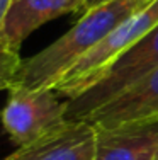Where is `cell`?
Wrapping results in <instances>:
<instances>
[{
    "label": "cell",
    "instance_id": "cell-1",
    "mask_svg": "<svg viewBox=\"0 0 158 160\" xmlns=\"http://www.w3.org/2000/svg\"><path fill=\"white\" fill-rule=\"evenodd\" d=\"M146 5L148 3L143 0H114L84 12L75 26H71L65 34L34 56L22 62L14 87L29 90L55 89L71 68L92 51L116 26Z\"/></svg>",
    "mask_w": 158,
    "mask_h": 160
},
{
    "label": "cell",
    "instance_id": "cell-2",
    "mask_svg": "<svg viewBox=\"0 0 158 160\" xmlns=\"http://www.w3.org/2000/svg\"><path fill=\"white\" fill-rule=\"evenodd\" d=\"M156 68L158 24L109 65L80 96L66 99V121H84L89 114Z\"/></svg>",
    "mask_w": 158,
    "mask_h": 160
},
{
    "label": "cell",
    "instance_id": "cell-3",
    "mask_svg": "<svg viewBox=\"0 0 158 160\" xmlns=\"http://www.w3.org/2000/svg\"><path fill=\"white\" fill-rule=\"evenodd\" d=\"M158 24V0L148 3L138 12L126 17L117 24L107 36L97 44L90 53L84 56L63 80L55 87V90L65 99L80 96L112 62L126 53L138 43L150 29Z\"/></svg>",
    "mask_w": 158,
    "mask_h": 160
},
{
    "label": "cell",
    "instance_id": "cell-4",
    "mask_svg": "<svg viewBox=\"0 0 158 160\" xmlns=\"http://www.w3.org/2000/svg\"><path fill=\"white\" fill-rule=\"evenodd\" d=\"M2 126L16 147L32 143L66 123V99L55 89L14 87L0 112Z\"/></svg>",
    "mask_w": 158,
    "mask_h": 160
},
{
    "label": "cell",
    "instance_id": "cell-5",
    "mask_svg": "<svg viewBox=\"0 0 158 160\" xmlns=\"http://www.w3.org/2000/svg\"><path fill=\"white\" fill-rule=\"evenodd\" d=\"M84 121H89L97 129H116L158 121V68L124 89Z\"/></svg>",
    "mask_w": 158,
    "mask_h": 160
},
{
    "label": "cell",
    "instance_id": "cell-6",
    "mask_svg": "<svg viewBox=\"0 0 158 160\" xmlns=\"http://www.w3.org/2000/svg\"><path fill=\"white\" fill-rule=\"evenodd\" d=\"M97 129L89 121H66L32 143L17 147L2 160H93Z\"/></svg>",
    "mask_w": 158,
    "mask_h": 160
},
{
    "label": "cell",
    "instance_id": "cell-7",
    "mask_svg": "<svg viewBox=\"0 0 158 160\" xmlns=\"http://www.w3.org/2000/svg\"><path fill=\"white\" fill-rule=\"evenodd\" d=\"M93 160H158V121L97 129Z\"/></svg>",
    "mask_w": 158,
    "mask_h": 160
},
{
    "label": "cell",
    "instance_id": "cell-8",
    "mask_svg": "<svg viewBox=\"0 0 158 160\" xmlns=\"http://www.w3.org/2000/svg\"><path fill=\"white\" fill-rule=\"evenodd\" d=\"M84 0H14L2 31L22 46L26 38L43 24L71 12H82Z\"/></svg>",
    "mask_w": 158,
    "mask_h": 160
},
{
    "label": "cell",
    "instance_id": "cell-9",
    "mask_svg": "<svg viewBox=\"0 0 158 160\" xmlns=\"http://www.w3.org/2000/svg\"><path fill=\"white\" fill-rule=\"evenodd\" d=\"M22 62L21 46L12 43L0 29V90H10L16 85Z\"/></svg>",
    "mask_w": 158,
    "mask_h": 160
},
{
    "label": "cell",
    "instance_id": "cell-10",
    "mask_svg": "<svg viewBox=\"0 0 158 160\" xmlns=\"http://www.w3.org/2000/svg\"><path fill=\"white\" fill-rule=\"evenodd\" d=\"M114 0H84V9H82V14L89 12L92 9H97V7H102L105 3H111Z\"/></svg>",
    "mask_w": 158,
    "mask_h": 160
},
{
    "label": "cell",
    "instance_id": "cell-11",
    "mask_svg": "<svg viewBox=\"0 0 158 160\" xmlns=\"http://www.w3.org/2000/svg\"><path fill=\"white\" fill-rule=\"evenodd\" d=\"M12 3H14V0H0V29L3 28V22H5V17L9 14Z\"/></svg>",
    "mask_w": 158,
    "mask_h": 160
},
{
    "label": "cell",
    "instance_id": "cell-12",
    "mask_svg": "<svg viewBox=\"0 0 158 160\" xmlns=\"http://www.w3.org/2000/svg\"><path fill=\"white\" fill-rule=\"evenodd\" d=\"M143 2H146V3H151V2H155V0H143Z\"/></svg>",
    "mask_w": 158,
    "mask_h": 160
}]
</instances>
